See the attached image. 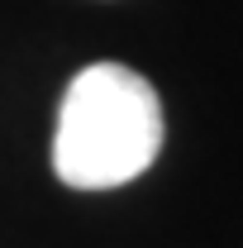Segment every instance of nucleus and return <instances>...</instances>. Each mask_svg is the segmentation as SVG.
<instances>
[{
    "instance_id": "1",
    "label": "nucleus",
    "mask_w": 243,
    "mask_h": 248,
    "mask_svg": "<svg viewBox=\"0 0 243 248\" xmlns=\"http://www.w3.org/2000/svg\"><path fill=\"white\" fill-rule=\"evenodd\" d=\"M162 100L124 62H95L62 95L53 172L76 191H110L143 177L162 148Z\"/></svg>"
}]
</instances>
